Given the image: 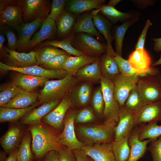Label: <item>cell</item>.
<instances>
[{"label": "cell", "instance_id": "cell-1", "mask_svg": "<svg viewBox=\"0 0 161 161\" xmlns=\"http://www.w3.org/2000/svg\"><path fill=\"white\" fill-rule=\"evenodd\" d=\"M29 129L32 136V150L37 158L48 152L57 151L62 148L59 135L41 122L30 125Z\"/></svg>", "mask_w": 161, "mask_h": 161}, {"label": "cell", "instance_id": "cell-2", "mask_svg": "<svg viewBox=\"0 0 161 161\" xmlns=\"http://www.w3.org/2000/svg\"><path fill=\"white\" fill-rule=\"evenodd\" d=\"M116 123L105 121L99 124L80 125L76 127L75 133L80 140L86 145L110 143L114 140Z\"/></svg>", "mask_w": 161, "mask_h": 161}, {"label": "cell", "instance_id": "cell-3", "mask_svg": "<svg viewBox=\"0 0 161 161\" xmlns=\"http://www.w3.org/2000/svg\"><path fill=\"white\" fill-rule=\"evenodd\" d=\"M79 82L75 76L69 74L61 79L48 80L39 93V104L56 99L62 100L69 96L72 89Z\"/></svg>", "mask_w": 161, "mask_h": 161}, {"label": "cell", "instance_id": "cell-4", "mask_svg": "<svg viewBox=\"0 0 161 161\" xmlns=\"http://www.w3.org/2000/svg\"><path fill=\"white\" fill-rule=\"evenodd\" d=\"M23 23L21 0L0 1V27L16 29Z\"/></svg>", "mask_w": 161, "mask_h": 161}, {"label": "cell", "instance_id": "cell-5", "mask_svg": "<svg viewBox=\"0 0 161 161\" xmlns=\"http://www.w3.org/2000/svg\"><path fill=\"white\" fill-rule=\"evenodd\" d=\"M100 83L105 102L103 113L105 121L118 123L120 107L114 97L113 83L102 75Z\"/></svg>", "mask_w": 161, "mask_h": 161}, {"label": "cell", "instance_id": "cell-6", "mask_svg": "<svg viewBox=\"0 0 161 161\" xmlns=\"http://www.w3.org/2000/svg\"><path fill=\"white\" fill-rule=\"evenodd\" d=\"M136 87L143 103L161 100V82L157 76L139 77Z\"/></svg>", "mask_w": 161, "mask_h": 161}, {"label": "cell", "instance_id": "cell-7", "mask_svg": "<svg viewBox=\"0 0 161 161\" xmlns=\"http://www.w3.org/2000/svg\"><path fill=\"white\" fill-rule=\"evenodd\" d=\"M78 33L72 40V45L84 55L98 57L106 52L107 45L99 41L92 35L83 32Z\"/></svg>", "mask_w": 161, "mask_h": 161}, {"label": "cell", "instance_id": "cell-8", "mask_svg": "<svg viewBox=\"0 0 161 161\" xmlns=\"http://www.w3.org/2000/svg\"><path fill=\"white\" fill-rule=\"evenodd\" d=\"M23 22L28 23L38 18L48 17L51 7L46 0H22Z\"/></svg>", "mask_w": 161, "mask_h": 161}, {"label": "cell", "instance_id": "cell-9", "mask_svg": "<svg viewBox=\"0 0 161 161\" xmlns=\"http://www.w3.org/2000/svg\"><path fill=\"white\" fill-rule=\"evenodd\" d=\"M75 113V112L72 111L66 113L64 118L63 130L59 135L60 143L72 151L81 149L85 145L78 139L76 134L74 127Z\"/></svg>", "mask_w": 161, "mask_h": 161}, {"label": "cell", "instance_id": "cell-10", "mask_svg": "<svg viewBox=\"0 0 161 161\" xmlns=\"http://www.w3.org/2000/svg\"><path fill=\"white\" fill-rule=\"evenodd\" d=\"M1 71H13L22 73L37 77H45L49 79H61L68 74L65 70H51L46 69L37 65L23 68L13 67L0 62Z\"/></svg>", "mask_w": 161, "mask_h": 161}, {"label": "cell", "instance_id": "cell-11", "mask_svg": "<svg viewBox=\"0 0 161 161\" xmlns=\"http://www.w3.org/2000/svg\"><path fill=\"white\" fill-rule=\"evenodd\" d=\"M139 78L137 75L128 76L120 74L112 81L114 97L120 107L124 105L129 93L136 87Z\"/></svg>", "mask_w": 161, "mask_h": 161}, {"label": "cell", "instance_id": "cell-12", "mask_svg": "<svg viewBox=\"0 0 161 161\" xmlns=\"http://www.w3.org/2000/svg\"><path fill=\"white\" fill-rule=\"evenodd\" d=\"M158 121L161 122V100L143 103L135 111L136 126Z\"/></svg>", "mask_w": 161, "mask_h": 161}, {"label": "cell", "instance_id": "cell-13", "mask_svg": "<svg viewBox=\"0 0 161 161\" xmlns=\"http://www.w3.org/2000/svg\"><path fill=\"white\" fill-rule=\"evenodd\" d=\"M47 17L39 18L30 23L23 22L20 26L15 29L17 31L18 35L17 48L18 51H22L27 49L32 36L41 28Z\"/></svg>", "mask_w": 161, "mask_h": 161}, {"label": "cell", "instance_id": "cell-14", "mask_svg": "<svg viewBox=\"0 0 161 161\" xmlns=\"http://www.w3.org/2000/svg\"><path fill=\"white\" fill-rule=\"evenodd\" d=\"M135 111L128 109L124 105L120 107L118 123L114 129V140H120L131 133L136 126Z\"/></svg>", "mask_w": 161, "mask_h": 161}, {"label": "cell", "instance_id": "cell-15", "mask_svg": "<svg viewBox=\"0 0 161 161\" xmlns=\"http://www.w3.org/2000/svg\"><path fill=\"white\" fill-rule=\"evenodd\" d=\"M5 54V63L13 67L23 68L37 65L35 52L31 51L28 53L20 52L4 47Z\"/></svg>", "mask_w": 161, "mask_h": 161}, {"label": "cell", "instance_id": "cell-16", "mask_svg": "<svg viewBox=\"0 0 161 161\" xmlns=\"http://www.w3.org/2000/svg\"><path fill=\"white\" fill-rule=\"evenodd\" d=\"M72 105L69 96L64 97L56 108L43 118V121L55 129H60L67 111Z\"/></svg>", "mask_w": 161, "mask_h": 161}, {"label": "cell", "instance_id": "cell-17", "mask_svg": "<svg viewBox=\"0 0 161 161\" xmlns=\"http://www.w3.org/2000/svg\"><path fill=\"white\" fill-rule=\"evenodd\" d=\"M139 77L148 75L151 68L150 57L144 48L136 49L129 55L128 60Z\"/></svg>", "mask_w": 161, "mask_h": 161}, {"label": "cell", "instance_id": "cell-18", "mask_svg": "<svg viewBox=\"0 0 161 161\" xmlns=\"http://www.w3.org/2000/svg\"><path fill=\"white\" fill-rule=\"evenodd\" d=\"M111 143L92 146L85 145L81 149L94 161H116Z\"/></svg>", "mask_w": 161, "mask_h": 161}, {"label": "cell", "instance_id": "cell-19", "mask_svg": "<svg viewBox=\"0 0 161 161\" xmlns=\"http://www.w3.org/2000/svg\"><path fill=\"white\" fill-rule=\"evenodd\" d=\"M92 88V83L85 82L77 83L69 95L72 105L80 107L88 105L91 102Z\"/></svg>", "mask_w": 161, "mask_h": 161}, {"label": "cell", "instance_id": "cell-20", "mask_svg": "<svg viewBox=\"0 0 161 161\" xmlns=\"http://www.w3.org/2000/svg\"><path fill=\"white\" fill-rule=\"evenodd\" d=\"M136 126L131 131L129 138V144L131 151L128 161H137L145 153L147 144L151 141L150 139L140 140L139 134L140 126Z\"/></svg>", "mask_w": 161, "mask_h": 161}, {"label": "cell", "instance_id": "cell-21", "mask_svg": "<svg viewBox=\"0 0 161 161\" xmlns=\"http://www.w3.org/2000/svg\"><path fill=\"white\" fill-rule=\"evenodd\" d=\"M49 79L17 72L13 76L12 82L23 90L33 92L38 87L44 86Z\"/></svg>", "mask_w": 161, "mask_h": 161}, {"label": "cell", "instance_id": "cell-22", "mask_svg": "<svg viewBox=\"0 0 161 161\" xmlns=\"http://www.w3.org/2000/svg\"><path fill=\"white\" fill-rule=\"evenodd\" d=\"M61 100L56 99L45 103L35 108L25 116L21 123L31 125L41 122L42 119L52 111L59 104Z\"/></svg>", "mask_w": 161, "mask_h": 161}, {"label": "cell", "instance_id": "cell-23", "mask_svg": "<svg viewBox=\"0 0 161 161\" xmlns=\"http://www.w3.org/2000/svg\"><path fill=\"white\" fill-rule=\"evenodd\" d=\"M55 21L48 16L44 21L39 30L32 37L27 50H30L44 40L52 37L56 30Z\"/></svg>", "mask_w": 161, "mask_h": 161}, {"label": "cell", "instance_id": "cell-24", "mask_svg": "<svg viewBox=\"0 0 161 161\" xmlns=\"http://www.w3.org/2000/svg\"><path fill=\"white\" fill-rule=\"evenodd\" d=\"M102 75L98 58L94 62L86 65L80 69L75 77L79 81L91 83H100Z\"/></svg>", "mask_w": 161, "mask_h": 161}, {"label": "cell", "instance_id": "cell-25", "mask_svg": "<svg viewBox=\"0 0 161 161\" xmlns=\"http://www.w3.org/2000/svg\"><path fill=\"white\" fill-rule=\"evenodd\" d=\"M98 13H91L94 24L97 30L103 36L106 41L107 48L106 53L114 57L116 54L112 45L113 38L110 31L111 24L106 18Z\"/></svg>", "mask_w": 161, "mask_h": 161}, {"label": "cell", "instance_id": "cell-26", "mask_svg": "<svg viewBox=\"0 0 161 161\" xmlns=\"http://www.w3.org/2000/svg\"><path fill=\"white\" fill-rule=\"evenodd\" d=\"M105 1L104 0H66L65 6L69 12L78 15L94 9L100 8Z\"/></svg>", "mask_w": 161, "mask_h": 161}, {"label": "cell", "instance_id": "cell-27", "mask_svg": "<svg viewBox=\"0 0 161 161\" xmlns=\"http://www.w3.org/2000/svg\"><path fill=\"white\" fill-rule=\"evenodd\" d=\"M72 29L75 33H85L95 36L100 39L102 38L100 34L95 25L92 16L89 11L79 16Z\"/></svg>", "mask_w": 161, "mask_h": 161}, {"label": "cell", "instance_id": "cell-28", "mask_svg": "<svg viewBox=\"0 0 161 161\" xmlns=\"http://www.w3.org/2000/svg\"><path fill=\"white\" fill-rule=\"evenodd\" d=\"M39 93L25 90L18 94L3 107L18 109L26 108L36 103Z\"/></svg>", "mask_w": 161, "mask_h": 161}, {"label": "cell", "instance_id": "cell-29", "mask_svg": "<svg viewBox=\"0 0 161 161\" xmlns=\"http://www.w3.org/2000/svg\"><path fill=\"white\" fill-rule=\"evenodd\" d=\"M22 135V131L18 126L10 128L0 139V144L6 153L10 152L19 145Z\"/></svg>", "mask_w": 161, "mask_h": 161}, {"label": "cell", "instance_id": "cell-30", "mask_svg": "<svg viewBox=\"0 0 161 161\" xmlns=\"http://www.w3.org/2000/svg\"><path fill=\"white\" fill-rule=\"evenodd\" d=\"M98 58L85 55L79 56H70L64 64L63 69L69 74L75 76L80 69L94 62Z\"/></svg>", "mask_w": 161, "mask_h": 161}, {"label": "cell", "instance_id": "cell-31", "mask_svg": "<svg viewBox=\"0 0 161 161\" xmlns=\"http://www.w3.org/2000/svg\"><path fill=\"white\" fill-rule=\"evenodd\" d=\"M39 104L37 101L29 107L22 109L0 107V122L1 123L17 120L26 116Z\"/></svg>", "mask_w": 161, "mask_h": 161}, {"label": "cell", "instance_id": "cell-32", "mask_svg": "<svg viewBox=\"0 0 161 161\" xmlns=\"http://www.w3.org/2000/svg\"><path fill=\"white\" fill-rule=\"evenodd\" d=\"M99 59L100 67L103 75L112 81L121 74L113 57L106 53Z\"/></svg>", "mask_w": 161, "mask_h": 161}, {"label": "cell", "instance_id": "cell-33", "mask_svg": "<svg viewBox=\"0 0 161 161\" xmlns=\"http://www.w3.org/2000/svg\"><path fill=\"white\" fill-rule=\"evenodd\" d=\"M37 65L40 66L58 55L67 53L64 50L49 45L38 47L35 51Z\"/></svg>", "mask_w": 161, "mask_h": 161}, {"label": "cell", "instance_id": "cell-34", "mask_svg": "<svg viewBox=\"0 0 161 161\" xmlns=\"http://www.w3.org/2000/svg\"><path fill=\"white\" fill-rule=\"evenodd\" d=\"M92 12L95 14L100 12L113 23L119 21L128 20L131 19L133 17L131 13L121 12L116 9L115 7L108 4L104 5L100 8L93 11Z\"/></svg>", "mask_w": 161, "mask_h": 161}, {"label": "cell", "instance_id": "cell-35", "mask_svg": "<svg viewBox=\"0 0 161 161\" xmlns=\"http://www.w3.org/2000/svg\"><path fill=\"white\" fill-rule=\"evenodd\" d=\"M130 134L120 140H114L111 143L116 161H128L131 151L128 142Z\"/></svg>", "mask_w": 161, "mask_h": 161}, {"label": "cell", "instance_id": "cell-36", "mask_svg": "<svg viewBox=\"0 0 161 161\" xmlns=\"http://www.w3.org/2000/svg\"><path fill=\"white\" fill-rule=\"evenodd\" d=\"M72 40L71 38H67L61 41L47 40L37 46L38 47L47 45L52 46L62 49L70 55L74 56H79L84 55L82 52L73 47L72 44Z\"/></svg>", "mask_w": 161, "mask_h": 161}, {"label": "cell", "instance_id": "cell-37", "mask_svg": "<svg viewBox=\"0 0 161 161\" xmlns=\"http://www.w3.org/2000/svg\"><path fill=\"white\" fill-rule=\"evenodd\" d=\"M137 20L138 18L131 19L116 28L114 39L115 52L117 55L122 57L123 44L125 33L129 28Z\"/></svg>", "mask_w": 161, "mask_h": 161}, {"label": "cell", "instance_id": "cell-38", "mask_svg": "<svg viewBox=\"0 0 161 161\" xmlns=\"http://www.w3.org/2000/svg\"><path fill=\"white\" fill-rule=\"evenodd\" d=\"M56 21L58 35L65 36L73 28L76 22L75 16L72 13L64 11Z\"/></svg>", "mask_w": 161, "mask_h": 161}, {"label": "cell", "instance_id": "cell-39", "mask_svg": "<svg viewBox=\"0 0 161 161\" xmlns=\"http://www.w3.org/2000/svg\"><path fill=\"white\" fill-rule=\"evenodd\" d=\"M157 122H150L147 125L140 126L139 139L141 141L150 139L152 141L161 136V125Z\"/></svg>", "mask_w": 161, "mask_h": 161}, {"label": "cell", "instance_id": "cell-40", "mask_svg": "<svg viewBox=\"0 0 161 161\" xmlns=\"http://www.w3.org/2000/svg\"><path fill=\"white\" fill-rule=\"evenodd\" d=\"M24 91L12 82L1 85L0 92V107H4L13 97Z\"/></svg>", "mask_w": 161, "mask_h": 161}, {"label": "cell", "instance_id": "cell-41", "mask_svg": "<svg viewBox=\"0 0 161 161\" xmlns=\"http://www.w3.org/2000/svg\"><path fill=\"white\" fill-rule=\"evenodd\" d=\"M32 135L27 134L22 139L17 153V161H32V154L31 148Z\"/></svg>", "mask_w": 161, "mask_h": 161}, {"label": "cell", "instance_id": "cell-42", "mask_svg": "<svg viewBox=\"0 0 161 161\" xmlns=\"http://www.w3.org/2000/svg\"><path fill=\"white\" fill-rule=\"evenodd\" d=\"M91 102L94 113L99 116H103L105 102L100 86L93 93Z\"/></svg>", "mask_w": 161, "mask_h": 161}, {"label": "cell", "instance_id": "cell-43", "mask_svg": "<svg viewBox=\"0 0 161 161\" xmlns=\"http://www.w3.org/2000/svg\"><path fill=\"white\" fill-rule=\"evenodd\" d=\"M70 56L68 53L58 55L48 62L39 66L46 69L58 70L63 69L66 61Z\"/></svg>", "mask_w": 161, "mask_h": 161}, {"label": "cell", "instance_id": "cell-44", "mask_svg": "<svg viewBox=\"0 0 161 161\" xmlns=\"http://www.w3.org/2000/svg\"><path fill=\"white\" fill-rule=\"evenodd\" d=\"M92 107L88 106L76 112L74 123L83 124L92 122L95 121L96 117Z\"/></svg>", "mask_w": 161, "mask_h": 161}, {"label": "cell", "instance_id": "cell-45", "mask_svg": "<svg viewBox=\"0 0 161 161\" xmlns=\"http://www.w3.org/2000/svg\"><path fill=\"white\" fill-rule=\"evenodd\" d=\"M113 58L118 66L121 74L128 76L137 75L136 71L132 67L128 60L117 55Z\"/></svg>", "mask_w": 161, "mask_h": 161}, {"label": "cell", "instance_id": "cell-46", "mask_svg": "<svg viewBox=\"0 0 161 161\" xmlns=\"http://www.w3.org/2000/svg\"><path fill=\"white\" fill-rule=\"evenodd\" d=\"M143 104L136 86L129 93L124 105L128 109L135 111Z\"/></svg>", "mask_w": 161, "mask_h": 161}, {"label": "cell", "instance_id": "cell-47", "mask_svg": "<svg viewBox=\"0 0 161 161\" xmlns=\"http://www.w3.org/2000/svg\"><path fill=\"white\" fill-rule=\"evenodd\" d=\"M66 1L64 0H52L50 12L48 16L56 21L64 11Z\"/></svg>", "mask_w": 161, "mask_h": 161}, {"label": "cell", "instance_id": "cell-48", "mask_svg": "<svg viewBox=\"0 0 161 161\" xmlns=\"http://www.w3.org/2000/svg\"><path fill=\"white\" fill-rule=\"evenodd\" d=\"M11 28L6 26L0 27V31L6 35L7 40L8 48L15 51L17 49L18 38Z\"/></svg>", "mask_w": 161, "mask_h": 161}, {"label": "cell", "instance_id": "cell-49", "mask_svg": "<svg viewBox=\"0 0 161 161\" xmlns=\"http://www.w3.org/2000/svg\"><path fill=\"white\" fill-rule=\"evenodd\" d=\"M148 149L151 154L153 161H161V136L150 143Z\"/></svg>", "mask_w": 161, "mask_h": 161}, {"label": "cell", "instance_id": "cell-50", "mask_svg": "<svg viewBox=\"0 0 161 161\" xmlns=\"http://www.w3.org/2000/svg\"><path fill=\"white\" fill-rule=\"evenodd\" d=\"M59 161H77L72 151L62 148L57 151Z\"/></svg>", "mask_w": 161, "mask_h": 161}, {"label": "cell", "instance_id": "cell-51", "mask_svg": "<svg viewBox=\"0 0 161 161\" xmlns=\"http://www.w3.org/2000/svg\"><path fill=\"white\" fill-rule=\"evenodd\" d=\"M152 25L149 20H147L135 46V49L144 48L146 35L149 27Z\"/></svg>", "mask_w": 161, "mask_h": 161}, {"label": "cell", "instance_id": "cell-52", "mask_svg": "<svg viewBox=\"0 0 161 161\" xmlns=\"http://www.w3.org/2000/svg\"><path fill=\"white\" fill-rule=\"evenodd\" d=\"M76 157L77 161H90L87 155L81 149L72 151Z\"/></svg>", "mask_w": 161, "mask_h": 161}, {"label": "cell", "instance_id": "cell-53", "mask_svg": "<svg viewBox=\"0 0 161 161\" xmlns=\"http://www.w3.org/2000/svg\"><path fill=\"white\" fill-rule=\"evenodd\" d=\"M44 161H59L57 151H52L47 153L44 156Z\"/></svg>", "mask_w": 161, "mask_h": 161}, {"label": "cell", "instance_id": "cell-54", "mask_svg": "<svg viewBox=\"0 0 161 161\" xmlns=\"http://www.w3.org/2000/svg\"><path fill=\"white\" fill-rule=\"evenodd\" d=\"M134 3L139 7H145L153 5L155 2L153 0H131Z\"/></svg>", "mask_w": 161, "mask_h": 161}, {"label": "cell", "instance_id": "cell-55", "mask_svg": "<svg viewBox=\"0 0 161 161\" xmlns=\"http://www.w3.org/2000/svg\"><path fill=\"white\" fill-rule=\"evenodd\" d=\"M4 34L1 31L0 34V51L1 55L4 57L5 52L4 50V43L5 39L4 35Z\"/></svg>", "mask_w": 161, "mask_h": 161}, {"label": "cell", "instance_id": "cell-56", "mask_svg": "<svg viewBox=\"0 0 161 161\" xmlns=\"http://www.w3.org/2000/svg\"><path fill=\"white\" fill-rule=\"evenodd\" d=\"M151 39L154 42V49L159 52L161 51V38H152Z\"/></svg>", "mask_w": 161, "mask_h": 161}, {"label": "cell", "instance_id": "cell-57", "mask_svg": "<svg viewBox=\"0 0 161 161\" xmlns=\"http://www.w3.org/2000/svg\"><path fill=\"white\" fill-rule=\"evenodd\" d=\"M18 151V149H16L10 152L6 161H17Z\"/></svg>", "mask_w": 161, "mask_h": 161}, {"label": "cell", "instance_id": "cell-58", "mask_svg": "<svg viewBox=\"0 0 161 161\" xmlns=\"http://www.w3.org/2000/svg\"><path fill=\"white\" fill-rule=\"evenodd\" d=\"M121 0H111L108 1V4L115 7Z\"/></svg>", "mask_w": 161, "mask_h": 161}, {"label": "cell", "instance_id": "cell-59", "mask_svg": "<svg viewBox=\"0 0 161 161\" xmlns=\"http://www.w3.org/2000/svg\"><path fill=\"white\" fill-rule=\"evenodd\" d=\"M0 161H6L7 158L4 153L2 151L0 152Z\"/></svg>", "mask_w": 161, "mask_h": 161}, {"label": "cell", "instance_id": "cell-60", "mask_svg": "<svg viewBox=\"0 0 161 161\" xmlns=\"http://www.w3.org/2000/svg\"><path fill=\"white\" fill-rule=\"evenodd\" d=\"M161 65V54L160 55V58L152 65V66H154L158 65Z\"/></svg>", "mask_w": 161, "mask_h": 161}, {"label": "cell", "instance_id": "cell-61", "mask_svg": "<svg viewBox=\"0 0 161 161\" xmlns=\"http://www.w3.org/2000/svg\"><path fill=\"white\" fill-rule=\"evenodd\" d=\"M157 76L158 78L161 82V73L160 72Z\"/></svg>", "mask_w": 161, "mask_h": 161}, {"label": "cell", "instance_id": "cell-62", "mask_svg": "<svg viewBox=\"0 0 161 161\" xmlns=\"http://www.w3.org/2000/svg\"><path fill=\"white\" fill-rule=\"evenodd\" d=\"M91 161H94L93 160H91Z\"/></svg>", "mask_w": 161, "mask_h": 161}]
</instances>
